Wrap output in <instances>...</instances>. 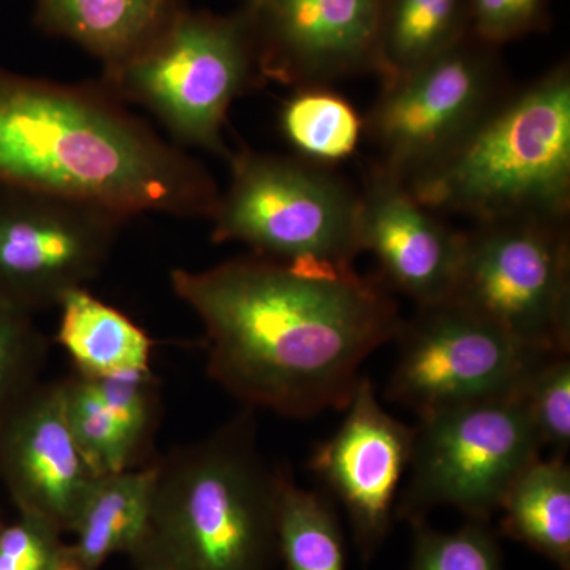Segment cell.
Here are the masks:
<instances>
[{
    "instance_id": "6da1fadb",
    "label": "cell",
    "mask_w": 570,
    "mask_h": 570,
    "mask_svg": "<svg viewBox=\"0 0 570 570\" xmlns=\"http://www.w3.org/2000/svg\"><path fill=\"white\" fill-rule=\"evenodd\" d=\"M170 283L204 325L209 377L246 407L287 419L344 411L363 363L404 321L384 279L352 266L250 254L175 269Z\"/></svg>"
},
{
    "instance_id": "7a4b0ae2",
    "label": "cell",
    "mask_w": 570,
    "mask_h": 570,
    "mask_svg": "<svg viewBox=\"0 0 570 570\" xmlns=\"http://www.w3.org/2000/svg\"><path fill=\"white\" fill-rule=\"evenodd\" d=\"M0 186L129 217L212 219L220 190L100 82L63 85L0 67Z\"/></svg>"
},
{
    "instance_id": "3957f363",
    "label": "cell",
    "mask_w": 570,
    "mask_h": 570,
    "mask_svg": "<svg viewBox=\"0 0 570 570\" xmlns=\"http://www.w3.org/2000/svg\"><path fill=\"white\" fill-rule=\"evenodd\" d=\"M135 570H275L281 469L258 448L255 409L154 459Z\"/></svg>"
},
{
    "instance_id": "277c9868",
    "label": "cell",
    "mask_w": 570,
    "mask_h": 570,
    "mask_svg": "<svg viewBox=\"0 0 570 570\" xmlns=\"http://www.w3.org/2000/svg\"><path fill=\"white\" fill-rule=\"evenodd\" d=\"M406 186L431 212L464 214L478 224L568 220L569 63L505 94L459 148Z\"/></svg>"
},
{
    "instance_id": "5b68a950",
    "label": "cell",
    "mask_w": 570,
    "mask_h": 570,
    "mask_svg": "<svg viewBox=\"0 0 570 570\" xmlns=\"http://www.w3.org/2000/svg\"><path fill=\"white\" fill-rule=\"evenodd\" d=\"M265 82L238 10L217 14L189 6L148 47L104 69L100 80L121 102L151 111L176 141L225 159L232 104Z\"/></svg>"
},
{
    "instance_id": "8992f818",
    "label": "cell",
    "mask_w": 570,
    "mask_h": 570,
    "mask_svg": "<svg viewBox=\"0 0 570 570\" xmlns=\"http://www.w3.org/2000/svg\"><path fill=\"white\" fill-rule=\"evenodd\" d=\"M214 212L212 239L285 265L352 266L360 193L328 167L243 148Z\"/></svg>"
},
{
    "instance_id": "52a82bcc",
    "label": "cell",
    "mask_w": 570,
    "mask_h": 570,
    "mask_svg": "<svg viewBox=\"0 0 570 570\" xmlns=\"http://www.w3.org/2000/svg\"><path fill=\"white\" fill-rule=\"evenodd\" d=\"M542 450L519 395L420 417L395 520L415 527L449 505L468 520L490 523L512 483Z\"/></svg>"
},
{
    "instance_id": "ba28073f",
    "label": "cell",
    "mask_w": 570,
    "mask_h": 570,
    "mask_svg": "<svg viewBox=\"0 0 570 570\" xmlns=\"http://www.w3.org/2000/svg\"><path fill=\"white\" fill-rule=\"evenodd\" d=\"M449 302L531 351L570 355L568 220H499L464 232Z\"/></svg>"
},
{
    "instance_id": "9c48e42d",
    "label": "cell",
    "mask_w": 570,
    "mask_h": 570,
    "mask_svg": "<svg viewBox=\"0 0 570 570\" xmlns=\"http://www.w3.org/2000/svg\"><path fill=\"white\" fill-rule=\"evenodd\" d=\"M382 85L365 137L373 167L404 184L459 148L508 94L499 48L472 33Z\"/></svg>"
},
{
    "instance_id": "30bf717a",
    "label": "cell",
    "mask_w": 570,
    "mask_h": 570,
    "mask_svg": "<svg viewBox=\"0 0 570 570\" xmlns=\"http://www.w3.org/2000/svg\"><path fill=\"white\" fill-rule=\"evenodd\" d=\"M400 356L387 396L420 417L448 409L517 396L539 354L498 326L445 302L419 307L395 337Z\"/></svg>"
},
{
    "instance_id": "8fae6325",
    "label": "cell",
    "mask_w": 570,
    "mask_h": 570,
    "mask_svg": "<svg viewBox=\"0 0 570 570\" xmlns=\"http://www.w3.org/2000/svg\"><path fill=\"white\" fill-rule=\"evenodd\" d=\"M126 217L18 187L0 186V302L28 313L102 273Z\"/></svg>"
},
{
    "instance_id": "7c38bea8",
    "label": "cell",
    "mask_w": 570,
    "mask_h": 570,
    "mask_svg": "<svg viewBox=\"0 0 570 570\" xmlns=\"http://www.w3.org/2000/svg\"><path fill=\"white\" fill-rule=\"evenodd\" d=\"M266 82L295 89L374 73L382 0H239Z\"/></svg>"
},
{
    "instance_id": "4fadbf2b",
    "label": "cell",
    "mask_w": 570,
    "mask_h": 570,
    "mask_svg": "<svg viewBox=\"0 0 570 570\" xmlns=\"http://www.w3.org/2000/svg\"><path fill=\"white\" fill-rule=\"evenodd\" d=\"M346 419L314 449L309 468L346 510L363 562L376 557L395 521L397 490L411 461L414 428L389 414L370 379H360Z\"/></svg>"
},
{
    "instance_id": "5bb4252c",
    "label": "cell",
    "mask_w": 570,
    "mask_h": 570,
    "mask_svg": "<svg viewBox=\"0 0 570 570\" xmlns=\"http://www.w3.org/2000/svg\"><path fill=\"white\" fill-rule=\"evenodd\" d=\"M97 478L71 436L62 381H40L0 414V480L18 513L71 532Z\"/></svg>"
},
{
    "instance_id": "9a60e30c",
    "label": "cell",
    "mask_w": 570,
    "mask_h": 570,
    "mask_svg": "<svg viewBox=\"0 0 570 570\" xmlns=\"http://www.w3.org/2000/svg\"><path fill=\"white\" fill-rule=\"evenodd\" d=\"M436 214L420 204L406 184L371 165L360 193V250H370L384 283L419 307L449 302L463 254L464 234Z\"/></svg>"
},
{
    "instance_id": "2e32d148",
    "label": "cell",
    "mask_w": 570,
    "mask_h": 570,
    "mask_svg": "<svg viewBox=\"0 0 570 570\" xmlns=\"http://www.w3.org/2000/svg\"><path fill=\"white\" fill-rule=\"evenodd\" d=\"M186 7V0H33L32 21L110 69L148 47Z\"/></svg>"
},
{
    "instance_id": "e0dca14e",
    "label": "cell",
    "mask_w": 570,
    "mask_h": 570,
    "mask_svg": "<svg viewBox=\"0 0 570 570\" xmlns=\"http://www.w3.org/2000/svg\"><path fill=\"white\" fill-rule=\"evenodd\" d=\"M156 464L126 469L94 480L75 521L67 550L75 560L99 570L112 554L129 557L140 542L151 510Z\"/></svg>"
},
{
    "instance_id": "ac0fdd59",
    "label": "cell",
    "mask_w": 570,
    "mask_h": 570,
    "mask_svg": "<svg viewBox=\"0 0 570 570\" xmlns=\"http://www.w3.org/2000/svg\"><path fill=\"white\" fill-rule=\"evenodd\" d=\"M59 346L85 377H107L151 367L154 341L148 333L102 299L77 288L59 303Z\"/></svg>"
},
{
    "instance_id": "d6986e66",
    "label": "cell",
    "mask_w": 570,
    "mask_h": 570,
    "mask_svg": "<svg viewBox=\"0 0 570 570\" xmlns=\"http://www.w3.org/2000/svg\"><path fill=\"white\" fill-rule=\"evenodd\" d=\"M502 534L570 570V468L564 456L535 460L502 499Z\"/></svg>"
},
{
    "instance_id": "ffe728a7",
    "label": "cell",
    "mask_w": 570,
    "mask_h": 570,
    "mask_svg": "<svg viewBox=\"0 0 570 570\" xmlns=\"http://www.w3.org/2000/svg\"><path fill=\"white\" fill-rule=\"evenodd\" d=\"M468 33L469 0H382L374 75L395 80Z\"/></svg>"
},
{
    "instance_id": "44dd1931",
    "label": "cell",
    "mask_w": 570,
    "mask_h": 570,
    "mask_svg": "<svg viewBox=\"0 0 570 570\" xmlns=\"http://www.w3.org/2000/svg\"><path fill=\"white\" fill-rule=\"evenodd\" d=\"M277 551L285 570H346V542L335 501L296 485L281 469Z\"/></svg>"
},
{
    "instance_id": "7402d4cb",
    "label": "cell",
    "mask_w": 570,
    "mask_h": 570,
    "mask_svg": "<svg viewBox=\"0 0 570 570\" xmlns=\"http://www.w3.org/2000/svg\"><path fill=\"white\" fill-rule=\"evenodd\" d=\"M281 129L299 159L330 168L356 151L365 118L328 86H313L296 89L284 104Z\"/></svg>"
},
{
    "instance_id": "603a6c76",
    "label": "cell",
    "mask_w": 570,
    "mask_h": 570,
    "mask_svg": "<svg viewBox=\"0 0 570 570\" xmlns=\"http://www.w3.org/2000/svg\"><path fill=\"white\" fill-rule=\"evenodd\" d=\"M62 382L71 436L94 474L100 478L138 468L121 428L105 406L91 379L73 373Z\"/></svg>"
},
{
    "instance_id": "cb8c5ba5",
    "label": "cell",
    "mask_w": 570,
    "mask_h": 570,
    "mask_svg": "<svg viewBox=\"0 0 570 570\" xmlns=\"http://www.w3.org/2000/svg\"><path fill=\"white\" fill-rule=\"evenodd\" d=\"M91 382L121 428L135 463L142 466L146 463L141 456L151 445L159 422V379L148 367L91 379Z\"/></svg>"
},
{
    "instance_id": "d4e9b609",
    "label": "cell",
    "mask_w": 570,
    "mask_h": 570,
    "mask_svg": "<svg viewBox=\"0 0 570 570\" xmlns=\"http://www.w3.org/2000/svg\"><path fill=\"white\" fill-rule=\"evenodd\" d=\"M411 570H504L498 535L489 521L469 520L452 532L415 524Z\"/></svg>"
},
{
    "instance_id": "484cf974",
    "label": "cell",
    "mask_w": 570,
    "mask_h": 570,
    "mask_svg": "<svg viewBox=\"0 0 570 570\" xmlns=\"http://www.w3.org/2000/svg\"><path fill=\"white\" fill-rule=\"evenodd\" d=\"M32 316L0 302V414L41 381L48 340Z\"/></svg>"
},
{
    "instance_id": "4316f807",
    "label": "cell",
    "mask_w": 570,
    "mask_h": 570,
    "mask_svg": "<svg viewBox=\"0 0 570 570\" xmlns=\"http://www.w3.org/2000/svg\"><path fill=\"white\" fill-rule=\"evenodd\" d=\"M542 448L566 456L570 448V356L540 363L519 393Z\"/></svg>"
},
{
    "instance_id": "83f0119b",
    "label": "cell",
    "mask_w": 570,
    "mask_h": 570,
    "mask_svg": "<svg viewBox=\"0 0 570 570\" xmlns=\"http://www.w3.org/2000/svg\"><path fill=\"white\" fill-rule=\"evenodd\" d=\"M471 33L501 48L550 28V0H469Z\"/></svg>"
},
{
    "instance_id": "f1b7e54d",
    "label": "cell",
    "mask_w": 570,
    "mask_h": 570,
    "mask_svg": "<svg viewBox=\"0 0 570 570\" xmlns=\"http://www.w3.org/2000/svg\"><path fill=\"white\" fill-rule=\"evenodd\" d=\"M63 547L61 532L47 521L18 513L0 534V570H52Z\"/></svg>"
},
{
    "instance_id": "f546056e",
    "label": "cell",
    "mask_w": 570,
    "mask_h": 570,
    "mask_svg": "<svg viewBox=\"0 0 570 570\" xmlns=\"http://www.w3.org/2000/svg\"><path fill=\"white\" fill-rule=\"evenodd\" d=\"M52 570H91L86 568V566H82L80 561L75 560L73 557L69 553V550H67V543L66 547H63L62 557L59 558V561L56 562L55 568Z\"/></svg>"
},
{
    "instance_id": "4dcf8cb0",
    "label": "cell",
    "mask_w": 570,
    "mask_h": 570,
    "mask_svg": "<svg viewBox=\"0 0 570 570\" xmlns=\"http://www.w3.org/2000/svg\"><path fill=\"white\" fill-rule=\"evenodd\" d=\"M3 527H6V524H3L2 520H0V534H2Z\"/></svg>"
}]
</instances>
